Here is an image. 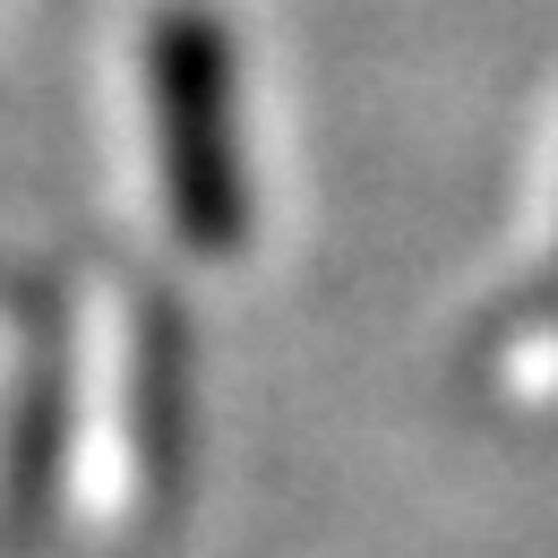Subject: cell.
Listing matches in <instances>:
<instances>
[{
  "instance_id": "1",
  "label": "cell",
  "mask_w": 558,
  "mask_h": 558,
  "mask_svg": "<svg viewBox=\"0 0 558 558\" xmlns=\"http://www.w3.org/2000/svg\"><path fill=\"white\" fill-rule=\"evenodd\" d=\"M155 104H163V172L172 215L198 250H223L241 232V172H232V112H223V44L198 17H172L155 35Z\"/></svg>"
}]
</instances>
